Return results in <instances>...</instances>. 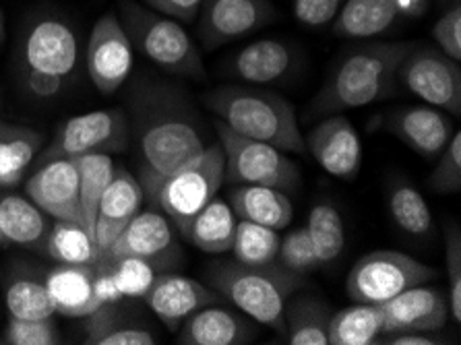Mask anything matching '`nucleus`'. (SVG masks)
<instances>
[{
	"instance_id": "nucleus-1",
	"label": "nucleus",
	"mask_w": 461,
	"mask_h": 345,
	"mask_svg": "<svg viewBox=\"0 0 461 345\" xmlns=\"http://www.w3.org/2000/svg\"><path fill=\"white\" fill-rule=\"evenodd\" d=\"M135 132L139 147V182L153 203L162 182L207 147L199 118L178 87L156 83L141 91Z\"/></svg>"
},
{
	"instance_id": "nucleus-2",
	"label": "nucleus",
	"mask_w": 461,
	"mask_h": 345,
	"mask_svg": "<svg viewBox=\"0 0 461 345\" xmlns=\"http://www.w3.org/2000/svg\"><path fill=\"white\" fill-rule=\"evenodd\" d=\"M410 41H376L346 52L309 105V116L325 118L385 100L397 87V70L411 52Z\"/></svg>"
},
{
	"instance_id": "nucleus-3",
	"label": "nucleus",
	"mask_w": 461,
	"mask_h": 345,
	"mask_svg": "<svg viewBox=\"0 0 461 345\" xmlns=\"http://www.w3.org/2000/svg\"><path fill=\"white\" fill-rule=\"evenodd\" d=\"M203 102L220 123L239 135L285 153H306L294 108L274 91L258 86H223L207 91Z\"/></svg>"
},
{
	"instance_id": "nucleus-4",
	"label": "nucleus",
	"mask_w": 461,
	"mask_h": 345,
	"mask_svg": "<svg viewBox=\"0 0 461 345\" xmlns=\"http://www.w3.org/2000/svg\"><path fill=\"white\" fill-rule=\"evenodd\" d=\"M209 284L221 298L232 302L250 319L284 335V313L288 300L303 290L304 276L277 263L244 265L239 260L213 263L207 269Z\"/></svg>"
},
{
	"instance_id": "nucleus-5",
	"label": "nucleus",
	"mask_w": 461,
	"mask_h": 345,
	"mask_svg": "<svg viewBox=\"0 0 461 345\" xmlns=\"http://www.w3.org/2000/svg\"><path fill=\"white\" fill-rule=\"evenodd\" d=\"M17 60L23 87L36 100H52L73 81L79 67V40L67 21L41 17L23 32Z\"/></svg>"
},
{
	"instance_id": "nucleus-6",
	"label": "nucleus",
	"mask_w": 461,
	"mask_h": 345,
	"mask_svg": "<svg viewBox=\"0 0 461 345\" xmlns=\"http://www.w3.org/2000/svg\"><path fill=\"white\" fill-rule=\"evenodd\" d=\"M121 23L129 33L132 48L166 73L203 79L205 65L201 52L180 21L139 5L121 0Z\"/></svg>"
},
{
	"instance_id": "nucleus-7",
	"label": "nucleus",
	"mask_w": 461,
	"mask_h": 345,
	"mask_svg": "<svg viewBox=\"0 0 461 345\" xmlns=\"http://www.w3.org/2000/svg\"><path fill=\"white\" fill-rule=\"evenodd\" d=\"M223 180H226V158L221 145H207L203 151L167 176L159 185L151 205L162 211L174 228L185 236L194 215L218 196Z\"/></svg>"
},
{
	"instance_id": "nucleus-8",
	"label": "nucleus",
	"mask_w": 461,
	"mask_h": 345,
	"mask_svg": "<svg viewBox=\"0 0 461 345\" xmlns=\"http://www.w3.org/2000/svg\"><path fill=\"white\" fill-rule=\"evenodd\" d=\"M220 145L226 158V180L230 185L271 186L284 193H296L303 185V174L288 153L269 143L247 139L228 129L223 123H215Z\"/></svg>"
},
{
	"instance_id": "nucleus-9",
	"label": "nucleus",
	"mask_w": 461,
	"mask_h": 345,
	"mask_svg": "<svg viewBox=\"0 0 461 345\" xmlns=\"http://www.w3.org/2000/svg\"><path fill=\"white\" fill-rule=\"evenodd\" d=\"M435 271L422 260L397 250H375L356 263L346 279V292L354 302L383 304L410 287L430 281Z\"/></svg>"
},
{
	"instance_id": "nucleus-10",
	"label": "nucleus",
	"mask_w": 461,
	"mask_h": 345,
	"mask_svg": "<svg viewBox=\"0 0 461 345\" xmlns=\"http://www.w3.org/2000/svg\"><path fill=\"white\" fill-rule=\"evenodd\" d=\"M129 118L122 110H94L60 126L52 143L38 156L40 161L73 159L87 153L122 151L129 143Z\"/></svg>"
},
{
	"instance_id": "nucleus-11",
	"label": "nucleus",
	"mask_w": 461,
	"mask_h": 345,
	"mask_svg": "<svg viewBox=\"0 0 461 345\" xmlns=\"http://www.w3.org/2000/svg\"><path fill=\"white\" fill-rule=\"evenodd\" d=\"M397 83L449 116L461 114V70L441 50L411 48L397 70Z\"/></svg>"
},
{
	"instance_id": "nucleus-12",
	"label": "nucleus",
	"mask_w": 461,
	"mask_h": 345,
	"mask_svg": "<svg viewBox=\"0 0 461 345\" xmlns=\"http://www.w3.org/2000/svg\"><path fill=\"white\" fill-rule=\"evenodd\" d=\"M132 44L114 13L95 21L87 40L86 67L94 87L104 95H112L121 89L132 70Z\"/></svg>"
},
{
	"instance_id": "nucleus-13",
	"label": "nucleus",
	"mask_w": 461,
	"mask_h": 345,
	"mask_svg": "<svg viewBox=\"0 0 461 345\" xmlns=\"http://www.w3.org/2000/svg\"><path fill=\"white\" fill-rule=\"evenodd\" d=\"M199 15V38L207 50H215L258 32L277 13L271 0H205Z\"/></svg>"
},
{
	"instance_id": "nucleus-14",
	"label": "nucleus",
	"mask_w": 461,
	"mask_h": 345,
	"mask_svg": "<svg viewBox=\"0 0 461 345\" xmlns=\"http://www.w3.org/2000/svg\"><path fill=\"white\" fill-rule=\"evenodd\" d=\"M25 195L41 213L52 220L83 225L79 205V174L73 159L40 161L38 170L25 180ZM86 228V225H83Z\"/></svg>"
},
{
	"instance_id": "nucleus-15",
	"label": "nucleus",
	"mask_w": 461,
	"mask_h": 345,
	"mask_svg": "<svg viewBox=\"0 0 461 345\" xmlns=\"http://www.w3.org/2000/svg\"><path fill=\"white\" fill-rule=\"evenodd\" d=\"M306 151L327 174L354 180L362 164V143L354 124L341 114L325 116L304 139Z\"/></svg>"
},
{
	"instance_id": "nucleus-16",
	"label": "nucleus",
	"mask_w": 461,
	"mask_h": 345,
	"mask_svg": "<svg viewBox=\"0 0 461 345\" xmlns=\"http://www.w3.org/2000/svg\"><path fill=\"white\" fill-rule=\"evenodd\" d=\"M383 335L391 333H432L449 319V304L437 287L414 286L383 302Z\"/></svg>"
},
{
	"instance_id": "nucleus-17",
	"label": "nucleus",
	"mask_w": 461,
	"mask_h": 345,
	"mask_svg": "<svg viewBox=\"0 0 461 345\" xmlns=\"http://www.w3.org/2000/svg\"><path fill=\"white\" fill-rule=\"evenodd\" d=\"M143 201L145 190L137 176H132L127 168H114L94 225V242L100 252V260L106 257L110 246L116 242L132 217L141 211Z\"/></svg>"
},
{
	"instance_id": "nucleus-18",
	"label": "nucleus",
	"mask_w": 461,
	"mask_h": 345,
	"mask_svg": "<svg viewBox=\"0 0 461 345\" xmlns=\"http://www.w3.org/2000/svg\"><path fill=\"white\" fill-rule=\"evenodd\" d=\"M387 129L411 151L429 159L437 158L457 131L447 112L429 104L395 108L387 118Z\"/></svg>"
},
{
	"instance_id": "nucleus-19",
	"label": "nucleus",
	"mask_w": 461,
	"mask_h": 345,
	"mask_svg": "<svg viewBox=\"0 0 461 345\" xmlns=\"http://www.w3.org/2000/svg\"><path fill=\"white\" fill-rule=\"evenodd\" d=\"M296 52L284 40H257L230 56L223 70L244 86H271L288 77L296 67Z\"/></svg>"
},
{
	"instance_id": "nucleus-20",
	"label": "nucleus",
	"mask_w": 461,
	"mask_h": 345,
	"mask_svg": "<svg viewBox=\"0 0 461 345\" xmlns=\"http://www.w3.org/2000/svg\"><path fill=\"white\" fill-rule=\"evenodd\" d=\"M174 249H176V234L172 222L162 211L149 209L139 211L132 217L102 260L145 259L151 263H162L170 259Z\"/></svg>"
},
{
	"instance_id": "nucleus-21",
	"label": "nucleus",
	"mask_w": 461,
	"mask_h": 345,
	"mask_svg": "<svg viewBox=\"0 0 461 345\" xmlns=\"http://www.w3.org/2000/svg\"><path fill=\"white\" fill-rule=\"evenodd\" d=\"M148 300L153 314L170 331H178L186 316H191L199 308L215 304L220 302L221 295L201 284V281L185 276H174L166 273L159 276L153 286L143 295Z\"/></svg>"
},
{
	"instance_id": "nucleus-22",
	"label": "nucleus",
	"mask_w": 461,
	"mask_h": 345,
	"mask_svg": "<svg viewBox=\"0 0 461 345\" xmlns=\"http://www.w3.org/2000/svg\"><path fill=\"white\" fill-rule=\"evenodd\" d=\"M46 290L54 302L56 313L68 319H87L104 304L97 290V263L67 265L59 263L46 276Z\"/></svg>"
},
{
	"instance_id": "nucleus-23",
	"label": "nucleus",
	"mask_w": 461,
	"mask_h": 345,
	"mask_svg": "<svg viewBox=\"0 0 461 345\" xmlns=\"http://www.w3.org/2000/svg\"><path fill=\"white\" fill-rule=\"evenodd\" d=\"M255 335L247 314L220 306L218 302L194 311L178 327V343L183 345H244Z\"/></svg>"
},
{
	"instance_id": "nucleus-24",
	"label": "nucleus",
	"mask_w": 461,
	"mask_h": 345,
	"mask_svg": "<svg viewBox=\"0 0 461 345\" xmlns=\"http://www.w3.org/2000/svg\"><path fill=\"white\" fill-rule=\"evenodd\" d=\"M418 6V0H344L333 32L339 38L368 40L385 33L391 25Z\"/></svg>"
},
{
	"instance_id": "nucleus-25",
	"label": "nucleus",
	"mask_w": 461,
	"mask_h": 345,
	"mask_svg": "<svg viewBox=\"0 0 461 345\" xmlns=\"http://www.w3.org/2000/svg\"><path fill=\"white\" fill-rule=\"evenodd\" d=\"M230 207L239 220L271 230H285L294 217L290 195L284 190L257 185H236L230 190Z\"/></svg>"
},
{
	"instance_id": "nucleus-26",
	"label": "nucleus",
	"mask_w": 461,
	"mask_h": 345,
	"mask_svg": "<svg viewBox=\"0 0 461 345\" xmlns=\"http://www.w3.org/2000/svg\"><path fill=\"white\" fill-rule=\"evenodd\" d=\"M50 223L27 196L0 195V249H40Z\"/></svg>"
},
{
	"instance_id": "nucleus-27",
	"label": "nucleus",
	"mask_w": 461,
	"mask_h": 345,
	"mask_svg": "<svg viewBox=\"0 0 461 345\" xmlns=\"http://www.w3.org/2000/svg\"><path fill=\"white\" fill-rule=\"evenodd\" d=\"M41 143L44 139L38 131L0 118V188H13L25 180Z\"/></svg>"
},
{
	"instance_id": "nucleus-28",
	"label": "nucleus",
	"mask_w": 461,
	"mask_h": 345,
	"mask_svg": "<svg viewBox=\"0 0 461 345\" xmlns=\"http://www.w3.org/2000/svg\"><path fill=\"white\" fill-rule=\"evenodd\" d=\"M331 308L317 295L288 300L284 313V335L290 345H330Z\"/></svg>"
},
{
	"instance_id": "nucleus-29",
	"label": "nucleus",
	"mask_w": 461,
	"mask_h": 345,
	"mask_svg": "<svg viewBox=\"0 0 461 345\" xmlns=\"http://www.w3.org/2000/svg\"><path fill=\"white\" fill-rule=\"evenodd\" d=\"M236 223H239V217L234 215L230 203L215 196L194 215L185 232V238L194 249L203 250L207 255H223L232 249Z\"/></svg>"
},
{
	"instance_id": "nucleus-30",
	"label": "nucleus",
	"mask_w": 461,
	"mask_h": 345,
	"mask_svg": "<svg viewBox=\"0 0 461 345\" xmlns=\"http://www.w3.org/2000/svg\"><path fill=\"white\" fill-rule=\"evenodd\" d=\"M40 249L56 263L94 265L100 260V252H97L92 234L77 222L54 220Z\"/></svg>"
},
{
	"instance_id": "nucleus-31",
	"label": "nucleus",
	"mask_w": 461,
	"mask_h": 345,
	"mask_svg": "<svg viewBox=\"0 0 461 345\" xmlns=\"http://www.w3.org/2000/svg\"><path fill=\"white\" fill-rule=\"evenodd\" d=\"M79 174V205L86 230L94 238V225L97 220V209L106 190L108 182L114 174V161L110 153H87V156L73 158Z\"/></svg>"
},
{
	"instance_id": "nucleus-32",
	"label": "nucleus",
	"mask_w": 461,
	"mask_h": 345,
	"mask_svg": "<svg viewBox=\"0 0 461 345\" xmlns=\"http://www.w3.org/2000/svg\"><path fill=\"white\" fill-rule=\"evenodd\" d=\"M383 335V311L379 304L356 302L331 314L330 345H370Z\"/></svg>"
},
{
	"instance_id": "nucleus-33",
	"label": "nucleus",
	"mask_w": 461,
	"mask_h": 345,
	"mask_svg": "<svg viewBox=\"0 0 461 345\" xmlns=\"http://www.w3.org/2000/svg\"><path fill=\"white\" fill-rule=\"evenodd\" d=\"M306 232L314 249V257L321 265H331L338 260L346 246V228L339 211L331 203L312 205L306 222Z\"/></svg>"
},
{
	"instance_id": "nucleus-34",
	"label": "nucleus",
	"mask_w": 461,
	"mask_h": 345,
	"mask_svg": "<svg viewBox=\"0 0 461 345\" xmlns=\"http://www.w3.org/2000/svg\"><path fill=\"white\" fill-rule=\"evenodd\" d=\"M94 345H153L156 337L151 331L143 329L122 319L116 308L106 304L87 316V341Z\"/></svg>"
},
{
	"instance_id": "nucleus-35",
	"label": "nucleus",
	"mask_w": 461,
	"mask_h": 345,
	"mask_svg": "<svg viewBox=\"0 0 461 345\" xmlns=\"http://www.w3.org/2000/svg\"><path fill=\"white\" fill-rule=\"evenodd\" d=\"M279 250V234L277 230L265 228L247 220H239L234 232V242L230 252L234 260L244 265H271L276 263Z\"/></svg>"
},
{
	"instance_id": "nucleus-36",
	"label": "nucleus",
	"mask_w": 461,
	"mask_h": 345,
	"mask_svg": "<svg viewBox=\"0 0 461 345\" xmlns=\"http://www.w3.org/2000/svg\"><path fill=\"white\" fill-rule=\"evenodd\" d=\"M389 213L395 225L410 236L424 238L432 232V213L420 190L400 182L391 188Z\"/></svg>"
},
{
	"instance_id": "nucleus-37",
	"label": "nucleus",
	"mask_w": 461,
	"mask_h": 345,
	"mask_svg": "<svg viewBox=\"0 0 461 345\" xmlns=\"http://www.w3.org/2000/svg\"><path fill=\"white\" fill-rule=\"evenodd\" d=\"M6 308L11 319L38 321L52 319L56 314L54 302L46 290V284L33 279H15L6 290Z\"/></svg>"
},
{
	"instance_id": "nucleus-38",
	"label": "nucleus",
	"mask_w": 461,
	"mask_h": 345,
	"mask_svg": "<svg viewBox=\"0 0 461 345\" xmlns=\"http://www.w3.org/2000/svg\"><path fill=\"white\" fill-rule=\"evenodd\" d=\"M108 265V271L114 281L121 298H137L145 295L153 281L159 277L158 263L145 259H114L104 260Z\"/></svg>"
},
{
	"instance_id": "nucleus-39",
	"label": "nucleus",
	"mask_w": 461,
	"mask_h": 345,
	"mask_svg": "<svg viewBox=\"0 0 461 345\" xmlns=\"http://www.w3.org/2000/svg\"><path fill=\"white\" fill-rule=\"evenodd\" d=\"M437 195H457L461 190V132L456 131L445 150L437 156V166L429 178Z\"/></svg>"
},
{
	"instance_id": "nucleus-40",
	"label": "nucleus",
	"mask_w": 461,
	"mask_h": 345,
	"mask_svg": "<svg viewBox=\"0 0 461 345\" xmlns=\"http://www.w3.org/2000/svg\"><path fill=\"white\" fill-rule=\"evenodd\" d=\"M277 263L285 267V269L294 273H309L317 269L319 260L314 257L312 242L306 232V225L292 230L288 236L279 238V250H277Z\"/></svg>"
},
{
	"instance_id": "nucleus-41",
	"label": "nucleus",
	"mask_w": 461,
	"mask_h": 345,
	"mask_svg": "<svg viewBox=\"0 0 461 345\" xmlns=\"http://www.w3.org/2000/svg\"><path fill=\"white\" fill-rule=\"evenodd\" d=\"M445 263L449 276V314L461 322V232L456 223L445 228Z\"/></svg>"
},
{
	"instance_id": "nucleus-42",
	"label": "nucleus",
	"mask_w": 461,
	"mask_h": 345,
	"mask_svg": "<svg viewBox=\"0 0 461 345\" xmlns=\"http://www.w3.org/2000/svg\"><path fill=\"white\" fill-rule=\"evenodd\" d=\"M5 341L11 345H56L60 343V335L52 319H11L5 331Z\"/></svg>"
},
{
	"instance_id": "nucleus-43",
	"label": "nucleus",
	"mask_w": 461,
	"mask_h": 345,
	"mask_svg": "<svg viewBox=\"0 0 461 345\" xmlns=\"http://www.w3.org/2000/svg\"><path fill=\"white\" fill-rule=\"evenodd\" d=\"M432 38L438 44V50L453 60H461V6L456 5L445 11L432 27Z\"/></svg>"
},
{
	"instance_id": "nucleus-44",
	"label": "nucleus",
	"mask_w": 461,
	"mask_h": 345,
	"mask_svg": "<svg viewBox=\"0 0 461 345\" xmlns=\"http://www.w3.org/2000/svg\"><path fill=\"white\" fill-rule=\"evenodd\" d=\"M344 0H294V17L306 27H325L338 17Z\"/></svg>"
},
{
	"instance_id": "nucleus-45",
	"label": "nucleus",
	"mask_w": 461,
	"mask_h": 345,
	"mask_svg": "<svg viewBox=\"0 0 461 345\" xmlns=\"http://www.w3.org/2000/svg\"><path fill=\"white\" fill-rule=\"evenodd\" d=\"M205 0H143L145 6L162 13L166 17H172L180 23H193L199 17L201 6Z\"/></svg>"
},
{
	"instance_id": "nucleus-46",
	"label": "nucleus",
	"mask_w": 461,
	"mask_h": 345,
	"mask_svg": "<svg viewBox=\"0 0 461 345\" xmlns=\"http://www.w3.org/2000/svg\"><path fill=\"white\" fill-rule=\"evenodd\" d=\"M389 345H437L443 343V340H438L435 335L429 333H391V335H383Z\"/></svg>"
},
{
	"instance_id": "nucleus-47",
	"label": "nucleus",
	"mask_w": 461,
	"mask_h": 345,
	"mask_svg": "<svg viewBox=\"0 0 461 345\" xmlns=\"http://www.w3.org/2000/svg\"><path fill=\"white\" fill-rule=\"evenodd\" d=\"M5 40V13L0 9V44H3Z\"/></svg>"
}]
</instances>
